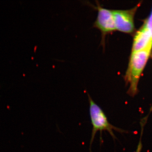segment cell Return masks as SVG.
I'll list each match as a JSON object with an SVG mask.
<instances>
[{
	"label": "cell",
	"mask_w": 152,
	"mask_h": 152,
	"mask_svg": "<svg viewBox=\"0 0 152 152\" xmlns=\"http://www.w3.org/2000/svg\"><path fill=\"white\" fill-rule=\"evenodd\" d=\"M88 96L89 102L90 116L93 126L91 137L90 141V149L91 150V146L94 140L96 133L98 132H100L101 135L103 131H107L112 137L115 139L116 137L114 134V130L122 133L125 132V131L116 127L110 124L103 110L95 102L89 95Z\"/></svg>",
	"instance_id": "obj_2"
},
{
	"label": "cell",
	"mask_w": 152,
	"mask_h": 152,
	"mask_svg": "<svg viewBox=\"0 0 152 152\" xmlns=\"http://www.w3.org/2000/svg\"><path fill=\"white\" fill-rule=\"evenodd\" d=\"M144 25L148 29L152 34V11L149 17L146 20Z\"/></svg>",
	"instance_id": "obj_6"
},
{
	"label": "cell",
	"mask_w": 152,
	"mask_h": 152,
	"mask_svg": "<svg viewBox=\"0 0 152 152\" xmlns=\"http://www.w3.org/2000/svg\"><path fill=\"white\" fill-rule=\"evenodd\" d=\"M152 48L135 52H132L125 81L129 84V94L135 96L138 91V85L142 73L151 52Z\"/></svg>",
	"instance_id": "obj_1"
},
{
	"label": "cell",
	"mask_w": 152,
	"mask_h": 152,
	"mask_svg": "<svg viewBox=\"0 0 152 152\" xmlns=\"http://www.w3.org/2000/svg\"><path fill=\"white\" fill-rule=\"evenodd\" d=\"M148 48H152V34L143 25L135 35L132 52L139 51Z\"/></svg>",
	"instance_id": "obj_5"
},
{
	"label": "cell",
	"mask_w": 152,
	"mask_h": 152,
	"mask_svg": "<svg viewBox=\"0 0 152 152\" xmlns=\"http://www.w3.org/2000/svg\"><path fill=\"white\" fill-rule=\"evenodd\" d=\"M95 9L98 11L97 16L93 24L94 28L101 31L102 34L101 44L104 47L105 44L106 37L116 30L113 10L105 8L97 3Z\"/></svg>",
	"instance_id": "obj_3"
},
{
	"label": "cell",
	"mask_w": 152,
	"mask_h": 152,
	"mask_svg": "<svg viewBox=\"0 0 152 152\" xmlns=\"http://www.w3.org/2000/svg\"><path fill=\"white\" fill-rule=\"evenodd\" d=\"M138 7L129 10H113L116 30L131 34L134 30V17Z\"/></svg>",
	"instance_id": "obj_4"
},
{
	"label": "cell",
	"mask_w": 152,
	"mask_h": 152,
	"mask_svg": "<svg viewBox=\"0 0 152 152\" xmlns=\"http://www.w3.org/2000/svg\"><path fill=\"white\" fill-rule=\"evenodd\" d=\"M141 126V132L140 138V142L137 146V150H136V152H141L142 151V134L143 133L144 126L142 125Z\"/></svg>",
	"instance_id": "obj_7"
}]
</instances>
